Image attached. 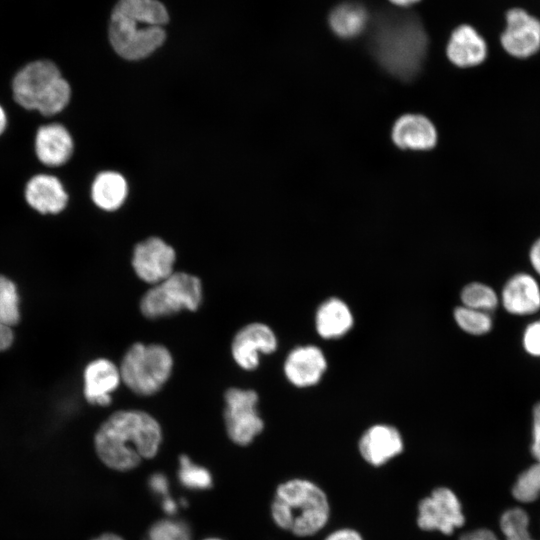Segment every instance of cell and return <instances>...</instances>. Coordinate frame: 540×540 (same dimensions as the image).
I'll return each instance as SVG.
<instances>
[{
	"label": "cell",
	"mask_w": 540,
	"mask_h": 540,
	"mask_svg": "<svg viewBox=\"0 0 540 540\" xmlns=\"http://www.w3.org/2000/svg\"><path fill=\"white\" fill-rule=\"evenodd\" d=\"M162 441L157 420L140 410H121L109 416L95 435V449L109 468L128 471L154 457Z\"/></svg>",
	"instance_id": "6da1fadb"
},
{
	"label": "cell",
	"mask_w": 540,
	"mask_h": 540,
	"mask_svg": "<svg viewBox=\"0 0 540 540\" xmlns=\"http://www.w3.org/2000/svg\"><path fill=\"white\" fill-rule=\"evenodd\" d=\"M427 36L416 16L385 14L376 22L370 48L378 63L401 80L414 78L427 52Z\"/></svg>",
	"instance_id": "7a4b0ae2"
},
{
	"label": "cell",
	"mask_w": 540,
	"mask_h": 540,
	"mask_svg": "<svg viewBox=\"0 0 540 540\" xmlns=\"http://www.w3.org/2000/svg\"><path fill=\"white\" fill-rule=\"evenodd\" d=\"M168 19L166 8L157 0H119L111 14L110 43L125 59L145 58L163 44Z\"/></svg>",
	"instance_id": "3957f363"
},
{
	"label": "cell",
	"mask_w": 540,
	"mask_h": 540,
	"mask_svg": "<svg viewBox=\"0 0 540 540\" xmlns=\"http://www.w3.org/2000/svg\"><path fill=\"white\" fill-rule=\"evenodd\" d=\"M271 515L281 529L298 537H309L327 525L330 503L325 491L316 483L295 478L277 487Z\"/></svg>",
	"instance_id": "277c9868"
},
{
	"label": "cell",
	"mask_w": 540,
	"mask_h": 540,
	"mask_svg": "<svg viewBox=\"0 0 540 540\" xmlns=\"http://www.w3.org/2000/svg\"><path fill=\"white\" fill-rule=\"evenodd\" d=\"M173 359L160 344L135 343L123 356L119 371L121 380L137 395L158 392L170 377Z\"/></svg>",
	"instance_id": "5b68a950"
},
{
	"label": "cell",
	"mask_w": 540,
	"mask_h": 540,
	"mask_svg": "<svg viewBox=\"0 0 540 540\" xmlns=\"http://www.w3.org/2000/svg\"><path fill=\"white\" fill-rule=\"evenodd\" d=\"M202 301V284L194 275L177 272L154 284L140 301L142 314L157 319L182 310L195 311Z\"/></svg>",
	"instance_id": "8992f818"
},
{
	"label": "cell",
	"mask_w": 540,
	"mask_h": 540,
	"mask_svg": "<svg viewBox=\"0 0 540 540\" xmlns=\"http://www.w3.org/2000/svg\"><path fill=\"white\" fill-rule=\"evenodd\" d=\"M224 399V421L229 438L237 445L250 444L264 427L256 408L257 393L254 390L229 388Z\"/></svg>",
	"instance_id": "52a82bcc"
},
{
	"label": "cell",
	"mask_w": 540,
	"mask_h": 540,
	"mask_svg": "<svg viewBox=\"0 0 540 540\" xmlns=\"http://www.w3.org/2000/svg\"><path fill=\"white\" fill-rule=\"evenodd\" d=\"M417 525L423 531L450 535L463 526L465 516L457 495L448 487L434 488L418 503Z\"/></svg>",
	"instance_id": "ba28073f"
},
{
	"label": "cell",
	"mask_w": 540,
	"mask_h": 540,
	"mask_svg": "<svg viewBox=\"0 0 540 540\" xmlns=\"http://www.w3.org/2000/svg\"><path fill=\"white\" fill-rule=\"evenodd\" d=\"M60 77L61 73L53 62L33 61L20 69L13 78L14 100L25 109L36 110L40 101Z\"/></svg>",
	"instance_id": "9c48e42d"
},
{
	"label": "cell",
	"mask_w": 540,
	"mask_h": 540,
	"mask_svg": "<svg viewBox=\"0 0 540 540\" xmlns=\"http://www.w3.org/2000/svg\"><path fill=\"white\" fill-rule=\"evenodd\" d=\"M500 40L508 54L530 57L540 49V20L521 8L510 9Z\"/></svg>",
	"instance_id": "30bf717a"
},
{
	"label": "cell",
	"mask_w": 540,
	"mask_h": 540,
	"mask_svg": "<svg viewBox=\"0 0 540 540\" xmlns=\"http://www.w3.org/2000/svg\"><path fill=\"white\" fill-rule=\"evenodd\" d=\"M175 259V251L170 245L151 237L135 246L132 266L141 280L154 285L173 273Z\"/></svg>",
	"instance_id": "8fae6325"
},
{
	"label": "cell",
	"mask_w": 540,
	"mask_h": 540,
	"mask_svg": "<svg viewBox=\"0 0 540 540\" xmlns=\"http://www.w3.org/2000/svg\"><path fill=\"white\" fill-rule=\"evenodd\" d=\"M276 348L277 338L274 332L263 323H251L241 328L231 345L235 362L245 370L255 369L259 364V355L270 354Z\"/></svg>",
	"instance_id": "7c38bea8"
},
{
	"label": "cell",
	"mask_w": 540,
	"mask_h": 540,
	"mask_svg": "<svg viewBox=\"0 0 540 540\" xmlns=\"http://www.w3.org/2000/svg\"><path fill=\"white\" fill-rule=\"evenodd\" d=\"M358 448L361 457L368 464L380 467L403 451L404 442L395 427L375 424L362 434Z\"/></svg>",
	"instance_id": "4fadbf2b"
},
{
	"label": "cell",
	"mask_w": 540,
	"mask_h": 540,
	"mask_svg": "<svg viewBox=\"0 0 540 540\" xmlns=\"http://www.w3.org/2000/svg\"><path fill=\"white\" fill-rule=\"evenodd\" d=\"M327 369V361L322 350L313 345L294 348L284 363V373L296 387H310L317 384Z\"/></svg>",
	"instance_id": "5bb4252c"
},
{
	"label": "cell",
	"mask_w": 540,
	"mask_h": 540,
	"mask_svg": "<svg viewBox=\"0 0 540 540\" xmlns=\"http://www.w3.org/2000/svg\"><path fill=\"white\" fill-rule=\"evenodd\" d=\"M504 309L516 316L532 315L540 310V287L528 273L512 275L501 290Z\"/></svg>",
	"instance_id": "9a60e30c"
},
{
	"label": "cell",
	"mask_w": 540,
	"mask_h": 540,
	"mask_svg": "<svg viewBox=\"0 0 540 540\" xmlns=\"http://www.w3.org/2000/svg\"><path fill=\"white\" fill-rule=\"evenodd\" d=\"M34 146L39 161L49 167L65 164L74 149L72 136L60 123L41 126L36 132Z\"/></svg>",
	"instance_id": "2e32d148"
},
{
	"label": "cell",
	"mask_w": 540,
	"mask_h": 540,
	"mask_svg": "<svg viewBox=\"0 0 540 540\" xmlns=\"http://www.w3.org/2000/svg\"><path fill=\"white\" fill-rule=\"evenodd\" d=\"M83 379L86 400L93 405L106 406L111 402V393L118 387L121 376L113 362L99 358L86 366Z\"/></svg>",
	"instance_id": "e0dca14e"
},
{
	"label": "cell",
	"mask_w": 540,
	"mask_h": 540,
	"mask_svg": "<svg viewBox=\"0 0 540 540\" xmlns=\"http://www.w3.org/2000/svg\"><path fill=\"white\" fill-rule=\"evenodd\" d=\"M25 199L39 213L57 214L66 207L68 194L57 177L37 174L26 184Z\"/></svg>",
	"instance_id": "ac0fdd59"
},
{
	"label": "cell",
	"mask_w": 540,
	"mask_h": 540,
	"mask_svg": "<svg viewBox=\"0 0 540 540\" xmlns=\"http://www.w3.org/2000/svg\"><path fill=\"white\" fill-rule=\"evenodd\" d=\"M392 139L402 149L428 150L437 142V131L425 116L406 114L395 122Z\"/></svg>",
	"instance_id": "d6986e66"
},
{
	"label": "cell",
	"mask_w": 540,
	"mask_h": 540,
	"mask_svg": "<svg viewBox=\"0 0 540 540\" xmlns=\"http://www.w3.org/2000/svg\"><path fill=\"white\" fill-rule=\"evenodd\" d=\"M449 60L459 67H472L487 57V45L483 37L471 26L457 27L447 45Z\"/></svg>",
	"instance_id": "ffe728a7"
},
{
	"label": "cell",
	"mask_w": 540,
	"mask_h": 540,
	"mask_svg": "<svg viewBox=\"0 0 540 540\" xmlns=\"http://www.w3.org/2000/svg\"><path fill=\"white\" fill-rule=\"evenodd\" d=\"M353 326V315L348 305L339 298H329L315 314L316 331L324 339L344 336Z\"/></svg>",
	"instance_id": "44dd1931"
},
{
	"label": "cell",
	"mask_w": 540,
	"mask_h": 540,
	"mask_svg": "<svg viewBox=\"0 0 540 540\" xmlns=\"http://www.w3.org/2000/svg\"><path fill=\"white\" fill-rule=\"evenodd\" d=\"M128 192L125 178L114 171L99 173L91 186L93 202L101 209L113 211L124 202Z\"/></svg>",
	"instance_id": "7402d4cb"
},
{
	"label": "cell",
	"mask_w": 540,
	"mask_h": 540,
	"mask_svg": "<svg viewBox=\"0 0 540 540\" xmlns=\"http://www.w3.org/2000/svg\"><path fill=\"white\" fill-rule=\"evenodd\" d=\"M368 15L360 4L347 2L338 5L329 16V25L342 38L358 36L366 27Z\"/></svg>",
	"instance_id": "603a6c76"
},
{
	"label": "cell",
	"mask_w": 540,
	"mask_h": 540,
	"mask_svg": "<svg viewBox=\"0 0 540 540\" xmlns=\"http://www.w3.org/2000/svg\"><path fill=\"white\" fill-rule=\"evenodd\" d=\"M460 298L463 306L488 313L495 310L499 303L494 289L480 282H472L464 286Z\"/></svg>",
	"instance_id": "cb8c5ba5"
},
{
	"label": "cell",
	"mask_w": 540,
	"mask_h": 540,
	"mask_svg": "<svg viewBox=\"0 0 540 540\" xmlns=\"http://www.w3.org/2000/svg\"><path fill=\"white\" fill-rule=\"evenodd\" d=\"M453 316L457 325L471 335L487 334L493 326L490 313L463 305L455 308Z\"/></svg>",
	"instance_id": "d4e9b609"
},
{
	"label": "cell",
	"mask_w": 540,
	"mask_h": 540,
	"mask_svg": "<svg viewBox=\"0 0 540 540\" xmlns=\"http://www.w3.org/2000/svg\"><path fill=\"white\" fill-rule=\"evenodd\" d=\"M19 297L15 284L0 275V325L11 327L20 319Z\"/></svg>",
	"instance_id": "484cf974"
},
{
	"label": "cell",
	"mask_w": 540,
	"mask_h": 540,
	"mask_svg": "<svg viewBox=\"0 0 540 540\" xmlns=\"http://www.w3.org/2000/svg\"><path fill=\"white\" fill-rule=\"evenodd\" d=\"M178 478L181 484L193 490H206L212 485L210 472L199 465L193 463L186 455L179 459Z\"/></svg>",
	"instance_id": "4316f807"
},
{
	"label": "cell",
	"mask_w": 540,
	"mask_h": 540,
	"mask_svg": "<svg viewBox=\"0 0 540 540\" xmlns=\"http://www.w3.org/2000/svg\"><path fill=\"white\" fill-rule=\"evenodd\" d=\"M529 517L520 508L509 509L500 519V527L506 540H535L529 529Z\"/></svg>",
	"instance_id": "83f0119b"
},
{
	"label": "cell",
	"mask_w": 540,
	"mask_h": 540,
	"mask_svg": "<svg viewBox=\"0 0 540 540\" xmlns=\"http://www.w3.org/2000/svg\"><path fill=\"white\" fill-rule=\"evenodd\" d=\"M513 496L520 502H533L540 496V462L522 472L512 489Z\"/></svg>",
	"instance_id": "f1b7e54d"
},
{
	"label": "cell",
	"mask_w": 540,
	"mask_h": 540,
	"mask_svg": "<svg viewBox=\"0 0 540 540\" xmlns=\"http://www.w3.org/2000/svg\"><path fill=\"white\" fill-rule=\"evenodd\" d=\"M71 88L69 83L61 76L50 91L38 104L36 110L45 116H52L61 112L69 103Z\"/></svg>",
	"instance_id": "f546056e"
},
{
	"label": "cell",
	"mask_w": 540,
	"mask_h": 540,
	"mask_svg": "<svg viewBox=\"0 0 540 540\" xmlns=\"http://www.w3.org/2000/svg\"><path fill=\"white\" fill-rule=\"evenodd\" d=\"M147 540H191V532L182 521L162 519L151 526Z\"/></svg>",
	"instance_id": "4dcf8cb0"
},
{
	"label": "cell",
	"mask_w": 540,
	"mask_h": 540,
	"mask_svg": "<svg viewBox=\"0 0 540 540\" xmlns=\"http://www.w3.org/2000/svg\"><path fill=\"white\" fill-rule=\"evenodd\" d=\"M524 350L531 356L540 357V319L529 323L522 336Z\"/></svg>",
	"instance_id": "1f68e13d"
},
{
	"label": "cell",
	"mask_w": 540,
	"mask_h": 540,
	"mask_svg": "<svg viewBox=\"0 0 540 540\" xmlns=\"http://www.w3.org/2000/svg\"><path fill=\"white\" fill-rule=\"evenodd\" d=\"M531 453L540 462V401L532 409V443Z\"/></svg>",
	"instance_id": "d6a6232c"
},
{
	"label": "cell",
	"mask_w": 540,
	"mask_h": 540,
	"mask_svg": "<svg viewBox=\"0 0 540 540\" xmlns=\"http://www.w3.org/2000/svg\"><path fill=\"white\" fill-rule=\"evenodd\" d=\"M148 484L153 493L167 497L169 482L165 475L161 473L151 475Z\"/></svg>",
	"instance_id": "836d02e7"
},
{
	"label": "cell",
	"mask_w": 540,
	"mask_h": 540,
	"mask_svg": "<svg viewBox=\"0 0 540 540\" xmlns=\"http://www.w3.org/2000/svg\"><path fill=\"white\" fill-rule=\"evenodd\" d=\"M324 540H364L361 534L352 528H341L328 534Z\"/></svg>",
	"instance_id": "e575fe53"
},
{
	"label": "cell",
	"mask_w": 540,
	"mask_h": 540,
	"mask_svg": "<svg viewBox=\"0 0 540 540\" xmlns=\"http://www.w3.org/2000/svg\"><path fill=\"white\" fill-rule=\"evenodd\" d=\"M459 540H498L496 535L486 528H480L462 534Z\"/></svg>",
	"instance_id": "d590c367"
},
{
	"label": "cell",
	"mask_w": 540,
	"mask_h": 540,
	"mask_svg": "<svg viewBox=\"0 0 540 540\" xmlns=\"http://www.w3.org/2000/svg\"><path fill=\"white\" fill-rule=\"evenodd\" d=\"M529 258L533 269L540 276V238L532 245Z\"/></svg>",
	"instance_id": "8d00e7d4"
},
{
	"label": "cell",
	"mask_w": 540,
	"mask_h": 540,
	"mask_svg": "<svg viewBox=\"0 0 540 540\" xmlns=\"http://www.w3.org/2000/svg\"><path fill=\"white\" fill-rule=\"evenodd\" d=\"M13 338L11 328L0 325V351L8 349L13 342Z\"/></svg>",
	"instance_id": "74e56055"
},
{
	"label": "cell",
	"mask_w": 540,
	"mask_h": 540,
	"mask_svg": "<svg viewBox=\"0 0 540 540\" xmlns=\"http://www.w3.org/2000/svg\"><path fill=\"white\" fill-rule=\"evenodd\" d=\"M162 508L168 515H173L177 511L176 503L168 496L163 499Z\"/></svg>",
	"instance_id": "f35d334b"
},
{
	"label": "cell",
	"mask_w": 540,
	"mask_h": 540,
	"mask_svg": "<svg viewBox=\"0 0 540 540\" xmlns=\"http://www.w3.org/2000/svg\"><path fill=\"white\" fill-rule=\"evenodd\" d=\"M7 126V115L4 108L0 105V135L4 132Z\"/></svg>",
	"instance_id": "ab89813d"
},
{
	"label": "cell",
	"mask_w": 540,
	"mask_h": 540,
	"mask_svg": "<svg viewBox=\"0 0 540 540\" xmlns=\"http://www.w3.org/2000/svg\"><path fill=\"white\" fill-rule=\"evenodd\" d=\"M93 540H123V539L116 534L105 533Z\"/></svg>",
	"instance_id": "60d3db41"
},
{
	"label": "cell",
	"mask_w": 540,
	"mask_h": 540,
	"mask_svg": "<svg viewBox=\"0 0 540 540\" xmlns=\"http://www.w3.org/2000/svg\"><path fill=\"white\" fill-rule=\"evenodd\" d=\"M393 4L400 6V7H407L412 4H415L419 0H390Z\"/></svg>",
	"instance_id": "b9f144b4"
},
{
	"label": "cell",
	"mask_w": 540,
	"mask_h": 540,
	"mask_svg": "<svg viewBox=\"0 0 540 540\" xmlns=\"http://www.w3.org/2000/svg\"><path fill=\"white\" fill-rule=\"evenodd\" d=\"M204 540H221V539H218V538H208V539H204Z\"/></svg>",
	"instance_id": "7bdbcfd3"
}]
</instances>
